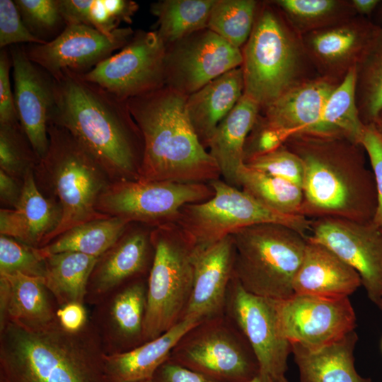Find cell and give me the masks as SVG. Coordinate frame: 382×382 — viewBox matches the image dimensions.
I'll list each match as a JSON object with an SVG mask.
<instances>
[{"label": "cell", "instance_id": "1", "mask_svg": "<svg viewBox=\"0 0 382 382\" xmlns=\"http://www.w3.org/2000/svg\"><path fill=\"white\" fill-rule=\"evenodd\" d=\"M52 76L49 123L66 129L111 182L139 180L143 139L127 100L69 70Z\"/></svg>", "mask_w": 382, "mask_h": 382}, {"label": "cell", "instance_id": "2", "mask_svg": "<svg viewBox=\"0 0 382 382\" xmlns=\"http://www.w3.org/2000/svg\"><path fill=\"white\" fill-rule=\"evenodd\" d=\"M285 145L303 166L301 216L372 222L377 207L376 183L361 144L297 134Z\"/></svg>", "mask_w": 382, "mask_h": 382}, {"label": "cell", "instance_id": "3", "mask_svg": "<svg viewBox=\"0 0 382 382\" xmlns=\"http://www.w3.org/2000/svg\"><path fill=\"white\" fill-rule=\"evenodd\" d=\"M105 353L88 319L80 330L58 320L40 327H0V382H108Z\"/></svg>", "mask_w": 382, "mask_h": 382}, {"label": "cell", "instance_id": "4", "mask_svg": "<svg viewBox=\"0 0 382 382\" xmlns=\"http://www.w3.org/2000/svg\"><path fill=\"white\" fill-rule=\"evenodd\" d=\"M187 96L164 86L127 100L143 139L140 180L209 183L220 178L187 117Z\"/></svg>", "mask_w": 382, "mask_h": 382}, {"label": "cell", "instance_id": "5", "mask_svg": "<svg viewBox=\"0 0 382 382\" xmlns=\"http://www.w3.org/2000/svg\"><path fill=\"white\" fill-rule=\"evenodd\" d=\"M47 132L49 147L35 166L34 176L43 195L60 207L62 216L45 245L74 227L110 217L99 212L96 204L111 183L94 158L66 129L49 123Z\"/></svg>", "mask_w": 382, "mask_h": 382}, {"label": "cell", "instance_id": "6", "mask_svg": "<svg viewBox=\"0 0 382 382\" xmlns=\"http://www.w3.org/2000/svg\"><path fill=\"white\" fill-rule=\"evenodd\" d=\"M232 236L233 274L246 291L272 299L294 294L293 282L303 260L306 236L275 223L245 227Z\"/></svg>", "mask_w": 382, "mask_h": 382}, {"label": "cell", "instance_id": "7", "mask_svg": "<svg viewBox=\"0 0 382 382\" xmlns=\"http://www.w3.org/2000/svg\"><path fill=\"white\" fill-rule=\"evenodd\" d=\"M241 51L243 95L261 109L300 82V45L269 4L258 6L252 32Z\"/></svg>", "mask_w": 382, "mask_h": 382}, {"label": "cell", "instance_id": "8", "mask_svg": "<svg viewBox=\"0 0 382 382\" xmlns=\"http://www.w3.org/2000/svg\"><path fill=\"white\" fill-rule=\"evenodd\" d=\"M150 238L154 255L147 278L144 342L161 335L181 320L194 277L195 247L175 223L155 227Z\"/></svg>", "mask_w": 382, "mask_h": 382}, {"label": "cell", "instance_id": "9", "mask_svg": "<svg viewBox=\"0 0 382 382\" xmlns=\"http://www.w3.org/2000/svg\"><path fill=\"white\" fill-rule=\"evenodd\" d=\"M209 184L213 197L183 206L175 222L195 248L208 246L240 229L266 223L283 224L308 236L311 219L274 211L220 178Z\"/></svg>", "mask_w": 382, "mask_h": 382}, {"label": "cell", "instance_id": "10", "mask_svg": "<svg viewBox=\"0 0 382 382\" xmlns=\"http://www.w3.org/2000/svg\"><path fill=\"white\" fill-rule=\"evenodd\" d=\"M169 359L216 382H248L260 373L248 342L225 313L187 330Z\"/></svg>", "mask_w": 382, "mask_h": 382}, {"label": "cell", "instance_id": "11", "mask_svg": "<svg viewBox=\"0 0 382 382\" xmlns=\"http://www.w3.org/2000/svg\"><path fill=\"white\" fill-rule=\"evenodd\" d=\"M209 183L125 180L111 182L100 195L96 209L131 224L157 227L175 223L180 209L213 197Z\"/></svg>", "mask_w": 382, "mask_h": 382}, {"label": "cell", "instance_id": "12", "mask_svg": "<svg viewBox=\"0 0 382 382\" xmlns=\"http://www.w3.org/2000/svg\"><path fill=\"white\" fill-rule=\"evenodd\" d=\"M166 52L156 30H137L120 50L80 75L127 100L165 86Z\"/></svg>", "mask_w": 382, "mask_h": 382}, {"label": "cell", "instance_id": "13", "mask_svg": "<svg viewBox=\"0 0 382 382\" xmlns=\"http://www.w3.org/2000/svg\"><path fill=\"white\" fill-rule=\"evenodd\" d=\"M273 303L279 332L291 345L317 349L340 340L357 326L349 297L293 294Z\"/></svg>", "mask_w": 382, "mask_h": 382}, {"label": "cell", "instance_id": "14", "mask_svg": "<svg viewBox=\"0 0 382 382\" xmlns=\"http://www.w3.org/2000/svg\"><path fill=\"white\" fill-rule=\"evenodd\" d=\"M242 63L241 49L205 28L166 47L165 86L190 96Z\"/></svg>", "mask_w": 382, "mask_h": 382}, {"label": "cell", "instance_id": "15", "mask_svg": "<svg viewBox=\"0 0 382 382\" xmlns=\"http://www.w3.org/2000/svg\"><path fill=\"white\" fill-rule=\"evenodd\" d=\"M224 313L248 342L260 373L273 380L284 376L291 346L279 332L273 299L248 292L233 274Z\"/></svg>", "mask_w": 382, "mask_h": 382}, {"label": "cell", "instance_id": "16", "mask_svg": "<svg viewBox=\"0 0 382 382\" xmlns=\"http://www.w3.org/2000/svg\"><path fill=\"white\" fill-rule=\"evenodd\" d=\"M308 238L321 243L359 275L369 299L382 300V231L372 222L325 217L312 219Z\"/></svg>", "mask_w": 382, "mask_h": 382}, {"label": "cell", "instance_id": "17", "mask_svg": "<svg viewBox=\"0 0 382 382\" xmlns=\"http://www.w3.org/2000/svg\"><path fill=\"white\" fill-rule=\"evenodd\" d=\"M134 33L124 27L107 35L86 25L69 24L52 40L25 49L29 59L51 76L65 70L83 74L120 50Z\"/></svg>", "mask_w": 382, "mask_h": 382}, {"label": "cell", "instance_id": "18", "mask_svg": "<svg viewBox=\"0 0 382 382\" xmlns=\"http://www.w3.org/2000/svg\"><path fill=\"white\" fill-rule=\"evenodd\" d=\"M147 278L122 284L93 306L89 320L105 354L122 353L144 343Z\"/></svg>", "mask_w": 382, "mask_h": 382}, {"label": "cell", "instance_id": "19", "mask_svg": "<svg viewBox=\"0 0 382 382\" xmlns=\"http://www.w3.org/2000/svg\"><path fill=\"white\" fill-rule=\"evenodd\" d=\"M9 52L18 121L40 159L49 147L47 128L54 103L53 78L29 59L25 47L13 45Z\"/></svg>", "mask_w": 382, "mask_h": 382}, {"label": "cell", "instance_id": "20", "mask_svg": "<svg viewBox=\"0 0 382 382\" xmlns=\"http://www.w3.org/2000/svg\"><path fill=\"white\" fill-rule=\"evenodd\" d=\"M235 247L232 235L203 248H194L193 284L181 320L199 321L224 314L233 276Z\"/></svg>", "mask_w": 382, "mask_h": 382}, {"label": "cell", "instance_id": "21", "mask_svg": "<svg viewBox=\"0 0 382 382\" xmlns=\"http://www.w3.org/2000/svg\"><path fill=\"white\" fill-rule=\"evenodd\" d=\"M150 233L127 229L98 257L88 282L85 304L93 306L122 284L148 277L154 255Z\"/></svg>", "mask_w": 382, "mask_h": 382}, {"label": "cell", "instance_id": "22", "mask_svg": "<svg viewBox=\"0 0 382 382\" xmlns=\"http://www.w3.org/2000/svg\"><path fill=\"white\" fill-rule=\"evenodd\" d=\"M33 169L23 177L22 195L16 207L0 209V233L39 248L58 226L62 211L58 204L40 191Z\"/></svg>", "mask_w": 382, "mask_h": 382}, {"label": "cell", "instance_id": "23", "mask_svg": "<svg viewBox=\"0 0 382 382\" xmlns=\"http://www.w3.org/2000/svg\"><path fill=\"white\" fill-rule=\"evenodd\" d=\"M361 286L359 274L324 245L306 237L303 260L293 282L294 294L349 297Z\"/></svg>", "mask_w": 382, "mask_h": 382}, {"label": "cell", "instance_id": "24", "mask_svg": "<svg viewBox=\"0 0 382 382\" xmlns=\"http://www.w3.org/2000/svg\"><path fill=\"white\" fill-rule=\"evenodd\" d=\"M59 308L43 277L0 274V327L15 321L30 327L57 320Z\"/></svg>", "mask_w": 382, "mask_h": 382}, {"label": "cell", "instance_id": "25", "mask_svg": "<svg viewBox=\"0 0 382 382\" xmlns=\"http://www.w3.org/2000/svg\"><path fill=\"white\" fill-rule=\"evenodd\" d=\"M337 86L328 77L300 81L273 103L262 108L264 117L291 136L311 134L318 122L325 104Z\"/></svg>", "mask_w": 382, "mask_h": 382}, {"label": "cell", "instance_id": "26", "mask_svg": "<svg viewBox=\"0 0 382 382\" xmlns=\"http://www.w3.org/2000/svg\"><path fill=\"white\" fill-rule=\"evenodd\" d=\"M377 26L362 20L337 23L311 31L306 46L316 62L330 72L355 66Z\"/></svg>", "mask_w": 382, "mask_h": 382}, {"label": "cell", "instance_id": "27", "mask_svg": "<svg viewBox=\"0 0 382 382\" xmlns=\"http://www.w3.org/2000/svg\"><path fill=\"white\" fill-rule=\"evenodd\" d=\"M243 90V74L239 66L187 96L185 103L187 117L206 149L216 128L242 97Z\"/></svg>", "mask_w": 382, "mask_h": 382}, {"label": "cell", "instance_id": "28", "mask_svg": "<svg viewBox=\"0 0 382 382\" xmlns=\"http://www.w3.org/2000/svg\"><path fill=\"white\" fill-rule=\"evenodd\" d=\"M201 321L184 318L158 337L119 354L104 356L108 382H141L153 379L181 337Z\"/></svg>", "mask_w": 382, "mask_h": 382}, {"label": "cell", "instance_id": "29", "mask_svg": "<svg viewBox=\"0 0 382 382\" xmlns=\"http://www.w3.org/2000/svg\"><path fill=\"white\" fill-rule=\"evenodd\" d=\"M260 105L243 95L219 124L207 148L216 161L224 181L237 185V174L244 164L243 147L260 110Z\"/></svg>", "mask_w": 382, "mask_h": 382}, {"label": "cell", "instance_id": "30", "mask_svg": "<svg viewBox=\"0 0 382 382\" xmlns=\"http://www.w3.org/2000/svg\"><path fill=\"white\" fill-rule=\"evenodd\" d=\"M358 340L355 330L317 349L291 345L300 382H371L354 366V350Z\"/></svg>", "mask_w": 382, "mask_h": 382}, {"label": "cell", "instance_id": "31", "mask_svg": "<svg viewBox=\"0 0 382 382\" xmlns=\"http://www.w3.org/2000/svg\"><path fill=\"white\" fill-rule=\"evenodd\" d=\"M356 81V67L353 66L330 93L318 122L308 135L342 138L361 144L365 124L357 107Z\"/></svg>", "mask_w": 382, "mask_h": 382}, {"label": "cell", "instance_id": "32", "mask_svg": "<svg viewBox=\"0 0 382 382\" xmlns=\"http://www.w3.org/2000/svg\"><path fill=\"white\" fill-rule=\"evenodd\" d=\"M44 282L57 306L85 304L88 282L98 257L76 252H63L45 257Z\"/></svg>", "mask_w": 382, "mask_h": 382}, {"label": "cell", "instance_id": "33", "mask_svg": "<svg viewBox=\"0 0 382 382\" xmlns=\"http://www.w3.org/2000/svg\"><path fill=\"white\" fill-rule=\"evenodd\" d=\"M129 224L127 220L114 216L91 221L72 228L37 250L43 258L63 252L98 257L124 235Z\"/></svg>", "mask_w": 382, "mask_h": 382}, {"label": "cell", "instance_id": "34", "mask_svg": "<svg viewBox=\"0 0 382 382\" xmlns=\"http://www.w3.org/2000/svg\"><path fill=\"white\" fill-rule=\"evenodd\" d=\"M216 0H161L151 5L157 18L156 33L167 47L207 28Z\"/></svg>", "mask_w": 382, "mask_h": 382}, {"label": "cell", "instance_id": "35", "mask_svg": "<svg viewBox=\"0 0 382 382\" xmlns=\"http://www.w3.org/2000/svg\"><path fill=\"white\" fill-rule=\"evenodd\" d=\"M66 25L83 24L111 35L122 23H132L139 4L131 0H60Z\"/></svg>", "mask_w": 382, "mask_h": 382}, {"label": "cell", "instance_id": "36", "mask_svg": "<svg viewBox=\"0 0 382 382\" xmlns=\"http://www.w3.org/2000/svg\"><path fill=\"white\" fill-rule=\"evenodd\" d=\"M237 185L274 211L286 215H301L303 192L296 185L244 163L238 171Z\"/></svg>", "mask_w": 382, "mask_h": 382}, {"label": "cell", "instance_id": "37", "mask_svg": "<svg viewBox=\"0 0 382 382\" xmlns=\"http://www.w3.org/2000/svg\"><path fill=\"white\" fill-rule=\"evenodd\" d=\"M355 67L358 110L362 122L371 124L382 109V27L377 26Z\"/></svg>", "mask_w": 382, "mask_h": 382}, {"label": "cell", "instance_id": "38", "mask_svg": "<svg viewBox=\"0 0 382 382\" xmlns=\"http://www.w3.org/2000/svg\"><path fill=\"white\" fill-rule=\"evenodd\" d=\"M257 8L254 0H216L207 28L241 49L252 32Z\"/></svg>", "mask_w": 382, "mask_h": 382}, {"label": "cell", "instance_id": "39", "mask_svg": "<svg viewBox=\"0 0 382 382\" xmlns=\"http://www.w3.org/2000/svg\"><path fill=\"white\" fill-rule=\"evenodd\" d=\"M273 2L286 14L292 25L299 30L311 31L340 23L337 18L346 9L344 2L335 0H277Z\"/></svg>", "mask_w": 382, "mask_h": 382}, {"label": "cell", "instance_id": "40", "mask_svg": "<svg viewBox=\"0 0 382 382\" xmlns=\"http://www.w3.org/2000/svg\"><path fill=\"white\" fill-rule=\"evenodd\" d=\"M39 160L19 122L0 125L1 170L23 180Z\"/></svg>", "mask_w": 382, "mask_h": 382}, {"label": "cell", "instance_id": "41", "mask_svg": "<svg viewBox=\"0 0 382 382\" xmlns=\"http://www.w3.org/2000/svg\"><path fill=\"white\" fill-rule=\"evenodd\" d=\"M23 21L36 37L47 42L65 28L60 0H15Z\"/></svg>", "mask_w": 382, "mask_h": 382}, {"label": "cell", "instance_id": "42", "mask_svg": "<svg viewBox=\"0 0 382 382\" xmlns=\"http://www.w3.org/2000/svg\"><path fill=\"white\" fill-rule=\"evenodd\" d=\"M20 272L43 277L45 262L37 248L32 247L9 236H0V274Z\"/></svg>", "mask_w": 382, "mask_h": 382}, {"label": "cell", "instance_id": "43", "mask_svg": "<svg viewBox=\"0 0 382 382\" xmlns=\"http://www.w3.org/2000/svg\"><path fill=\"white\" fill-rule=\"evenodd\" d=\"M245 164L301 187L303 178L302 161L285 144L270 153L254 158Z\"/></svg>", "mask_w": 382, "mask_h": 382}, {"label": "cell", "instance_id": "44", "mask_svg": "<svg viewBox=\"0 0 382 382\" xmlns=\"http://www.w3.org/2000/svg\"><path fill=\"white\" fill-rule=\"evenodd\" d=\"M290 137L289 132L274 126L259 115L245 141L244 163L284 145Z\"/></svg>", "mask_w": 382, "mask_h": 382}, {"label": "cell", "instance_id": "45", "mask_svg": "<svg viewBox=\"0 0 382 382\" xmlns=\"http://www.w3.org/2000/svg\"><path fill=\"white\" fill-rule=\"evenodd\" d=\"M45 44L26 27L14 1L0 0V47L20 43Z\"/></svg>", "mask_w": 382, "mask_h": 382}, {"label": "cell", "instance_id": "46", "mask_svg": "<svg viewBox=\"0 0 382 382\" xmlns=\"http://www.w3.org/2000/svg\"><path fill=\"white\" fill-rule=\"evenodd\" d=\"M360 144L368 156L376 183L377 207L372 224L382 231V136L373 124L365 125Z\"/></svg>", "mask_w": 382, "mask_h": 382}, {"label": "cell", "instance_id": "47", "mask_svg": "<svg viewBox=\"0 0 382 382\" xmlns=\"http://www.w3.org/2000/svg\"><path fill=\"white\" fill-rule=\"evenodd\" d=\"M12 59L9 49L0 52V125L19 122L15 106L14 94L10 81Z\"/></svg>", "mask_w": 382, "mask_h": 382}, {"label": "cell", "instance_id": "48", "mask_svg": "<svg viewBox=\"0 0 382 382\" xmlns=\"http://www.w3.org/2000/svg\"><path fill=\"white\" fill-rule=\"evenodd\" d=\"M153 380L154 382H216L169 358L157 369Z\"/></svg>", "mask_w": 382, "mask_h": 382}, {"label": "cell", "instance_id": "49", "mask_svg": "<svg viewBox=\"0 0 382 382\" xmlns=\"http://www.w3.org/2000/svg\"><path fill=\"white\" fill-rule=\"evenodd\" d=\"M57 318L59 325L71 332L81 330L89 319L84 304L80 303H71L59 307Z\"/></svg>", "mask_w": 382, "mask_h": 382}, {"label": "cell", "instance_id": "50", "mask_svg": "<svg viewBox=\"0 0 382 382\" xmlns=\"http://www.w3.org/2000/svg\"><path fill=\"white\" fill-rule=\"evenodd\" d=\"M23 191V180L13 177L0 169V200L7 209L18 205Z\"/></svg>", "mask_w": 382, "mask_h": 382}, {"label": "cell", "instance_id": "51", "mask_svg": "<svg viewBox=\"0 0 382 382\" xmlns=\"http://www.w3.org/2000/svg\"><path fill=\"white\" fill-rule=\"evenodd\" d=\"M378 0H353L352 8L360 14H370L379 4Z\"/></svg>", "mask_w": 382, "mask_h": 382}, {"label": "cell", "instance_id": "52", "mask_svg": "<svg viewBox=\"0 0 382 382\" xmlns=\"http://www.w3.org/2000/svg\"><path fill=\"white\" fill-rule=\"evenodd\" d=\"M373 124L378 132L382 136V109L380 110Z\"/></svg>", "mask_w": 382, "mask_h": 382}, {"label": "cell", "instance_id": "53", "mask_svg": "<svg viewBox=\"0 0 382 382\" xmlns=\"http://www.w3.org/2000/svg\"><path fill=\"white\" fill-rule=\"evenodd\" d=\"M248 382H274V380L269 376L260 373L257 376Z\"/></svg>", "mask_w": 382, "mask_h": 382}, {"label": "cell", "instance_id": "54", "mask_svg": "<svg viewBox=\"0 0 382 382\" xmlns=\"http://www.w3.org/2000/svg\"><path fill=\"white\" fill-rule=\"evenodd\" d=\"M274 382H289V381L285 378V376H284L277 379L274 380Z\"/></svg>", "mask_w": 382, "mask_h": 382}, {"label": "cell", "instance_id": "55", "mask_svg": "<svg viewBox=\"0 0 382 382\" xmlns=\"http://www.w3.org/2000/svg\"><path fill=\"white\" fill-rule=\"evenodd\" d=\"M376 306L382 311V300Z\"/></svg>", "mask_w": 382, "mask_h": 382}, {"label": "cell", "instance_id": "56", "mask_svg": "<svg viewBox=\"0 0 382 382\" xmlns=\"http://www.w3.org/2000/svg\"><path fill=\"white\" fill-rule=\"evenodd\" d=\"M141 382H154L153 379H151V380H147V381H141Z\"/></svg>", "mask_w": 382, "mask_h": 382}, {"label": "cell", "instance_id": "57", "mask_svg": "<svg viewBox=\"0 0 382 382\" xmlns=\"http://www.w3.org/2000/svg\"></svg>", "mask_w": 382, "mask_h": 382}]
</instances>
